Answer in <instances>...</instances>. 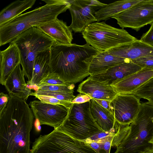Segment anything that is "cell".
<instances>
[{
  "instance_id": "6da1fadb",
  "label": "cell",
  "mask_w": 153,
  "mask_h": 153,
  "mask_svg": "<svg viewBox=\"0 0 153 153\" xmlns=\"http://www.w3.org/2000/svg\"><path fill=\"white\" fill-rule=\"evenodd\" d=\"M0 113V153H30L34 116L25 100L9 94Z\"/></svg>"
},
{
  "instance_id": "7a4b0ae2",
  "label": "cell",
  "mask_w": 153,
  "mask_h": 153,
  "mask_svg": "<svg viewBox=\"0 0 153 153\" xmlns=\"http://www.w3.org/2000/svg\"><path fill=\"white\" fill-rule=\"evenodd\" d=\"M50 50V74L74 84L89 75L90 63L100 52L87 43L63 45L55 42Z\"/></svg>"
},
{
  "instance_id": "3957f363",
  "label": "cell",
  "mask_w": 153,
  "mask_h": 153,
  "mask_svg": "<svg viewBox=\"0 0 153 153\" xmlns=\"http://www.w3.org/2000/svg\"><path fill=\"white\" fill-rule=\"evenodd\" d=\"M153 105L141 103L139 111L129 125L120 124L114 134L111 147L114 153H144L153 145Z\"/></svg>"
},
{
  "instance_id": "277c9868",
  "label": "cell",
  "mask_w": 153,
  "mask_h": 153,
  "mask_svg": "<svg viewBox=\"0 0 153 153\" xmlns=\"http://www.w3.org/2000/svg\"><path fill=\"white\" fill-rule=\"evenodd\" d=\"M44 5L16 16L0 26V45L12 42L19 35L32 27L57 18L69 9L68 0H42Z\"/></svg>"
},
{
  "instance_id": "5b68a950",
  "label": "cell",
  "mask_w": 153,
  "mask_h": 153,
  "mask_svg": "<svg viewBox=\"0 0 153 153\" xmlns=\"http://www.w3.org/2000/svg\"><path fill=\"white\" fill-rule=\"evenodd\" d=\"M55 42L36 27H32L19 35L12 42L17 47L22 70L31 82L35 58L41 51L50 49Z\"/></svg>"
},
{
  "instance_id": "8992f818",
  "label": "cell",
  "mask_w": 153,
  "mask_h": 153,
  "mask_svg": "<svg viewBox=\"0 0 153 153\" xmlns=\"http://www.w3.org/2000/svg\"><path fill=\"white\" fill-rule=\"evenodd\" d=\"M72 138L85 140L104 131L97 125L91 114L89 101L72 103L62 123L56 128Z\"/></svg>"
},
{
  "instance_id": "52a82bcc",
  "label": "cell",
  "mask_w": 153,
  "mask_h": 153,
  "mask_svg": "<svg viewBox=\"0 0 153 153\" xmlns=\"http://www.w3.org/2000/svg\"><path fill=\"white\" fill-rule=\"evenodd\" d=\"M82 33L86 43L100 52L137 40L124 29L114 27L104 22L89 24Z\"/></svg>"
},
{
  "instance_id": "ba28073f",
  "label": "cell",
  "mask_w": 153,
  "mask_h": 153,
  "mask_svg": "<svg viewBox=\"0 0 153 153\" xmlns=\"http://www.w3.org/2000/svg\"><path fill=\"white\" fill-rule=\"evenodd\" d=\"M111 18L117 20L122 29L129 27L138 31L153 22V0H142Z\"/></svg>"
},
{
  "instance_id": "9c48e42d",
  "label": "cell",
  "mask_w": 153,
  "mask_h": 153,
  "mask_svg": "<svg viewBox=\"0 0 153 153\" xmlns=\"http://www.w3.org/2000/svg\"><path fill=\"white\" fill-rule=\"evenodd\" d=\"M72 18L69 27L75 33L82 32L89 24L97 22L95 13L107 4L95 0H68Z\"/></svg>"
},
{
  "instance_id": "30bf717a",
  "label": "cell",
  "mask_w": 153,
  "mask_h": 153,
  "mask_svg": "<svg viewBox=\"0 0 153 153\" xmlns=\"http://www.w3.org/2000/svg\"><path fill=\"white\" fill-rule=\"evenodd\" d=\"M140 99L133 94H117L111 102V106L116 121L119 124L130 125L140 109Z\"/></svg>"
},
{
  "instance_id": "8fae6325",
  "label": "cell",
  "mask_w": 153,
  "mask_h": 153,
  "mask_svg": "<svg viewBox=\"0 0 153 153\" xmlns=\"http://www.w3.org/2000/svg\"><path fill=\"white\" fill-rule=\"evenodd\" d=\"M29 105L40 125H48L54 129L62 123L68 111V109L63 105L44 103L40 100L30 101Z\"/></svg>"
},
{
  "instance_id": "7c38bea8",
  "label": "cell",
  "mask_w": 153,
  "mask_h": 153,
  "mask_svg": "<svg viewBox=\"0 0 153 153\" xmlns=\"http://www.w3.org/2000/svg\"><path fill=\"white\" fill-rule=\"evenodd\" d=\"M71 137L55 128L51 132L40 135L33 143L30 153H70Z\"/></svg>"
},
{
  "instance_id": "4fadbf2b",
  "label": "cell",
  "mask_w": 153,
  "mask_h": 153,
  "mask_svg": "<svg viewBox=\"0 0 153 153\" xmlns=\"http://www.w3.org/2000/svg\"><path fill=\"white\" fill-rule=\"evenodd\" d=\"M94 99L111 101L117 94L112 85L105 84L90 76L80 83L77 90Z\"/></svg>"
},
{
  "instance_id": "5bb4252c",
  "label": "cell",
  "mask_w": 153,
  "mask_h": 153,
  "mask_svg": "<svg viewBox=\"0 0 153 153\" xmlns=\"http://www.w3.org/2000/svg\"><path fill=\"white\" fill-rule=\"evenodd\" d=\"M142 69L131 61L115 65L102 74L91 76L105 84L112 85Z\"/></svg>"
},
{
  "instance_id": "9a60e30c",
  "label": "cell",
  "mask_w": 153,
  "mask_h": 153,
  "mask_svg": "<svg viewBox=\"0 0 153 153\" xmlns=\"http://www.w3.org/2000/svg\"><path fill=\"white\" fill-rule=\"evenodd\" d=\"M107 51L113 55L131 61L143 57L153 56V47L140 39L113 48Z\"/></svg>"
},
{
  "instance_id": "2e32d148",
  "label": "cell",
  "mask_w": 153,
  "mask_h": 153,
  "mask_svg": "<svg viewBox=\"0 0 153 153\" xmlns=\"http://www.w3.org/2000/svg\"><path fill=\"white\" fill-rule=\"evenodd\" d=\"M153 76V68H143L112 86L117 94H133Z\"/></svg>"
},
{
  "instance_id": "e0dca14e",
  "label": "cell",
  "mask_w": 153,
  "mask_h": 153,
  "mask_svg": "<svg viewBox=\"0 0 153 153\" xmlns=\"http://www.w3.org/2000/svg\"><path fill=\"white\" fill-rule=\"evenodd\" d=\"M56 43L70 45L73 39L72 30L66 22L57 18L36 27Z\"/></svg>"
},
{
  "instance_id": "ac0fdd59",
  "label": "cell",
  "mask_w": 153,
  "mask_h": 153,
  "mask_svg": "<svg viewBox=\"0 0 153 153\" xmlns=\"http://www.w3.org/2000/svg\"><path fill=\"white\" fill-rule=\"evenodd\" d=\"M89 102L91 114L99 127L104 131L116 133L119 123L115 120L113 114L93 99Z\"/></svg>"
},
{
  "instance_id": "d6986e66",
  "label": "cell",
  "mask_w": 153,
  "mask_h": 153,
  "mask_svg": "<svg viewBox=\"0 0 153 153\" xmlns=\"http://www.w3.org/2000/svg\"><path fill=\"white\" fill-rule=\"evenodd\" d=\"M19 63L10 74L4 86L9 94H12L25 100L32 92L26 83L25 75Z\"/></svg>"
},
{
  "instance_id": "ffe728a7",
  "label": "cell",
  "mask_w": 153,
  "mask_h": 153,
  "mask_svg": "<svg viewBox=\"0 0 153 153\" xmlns=\"http://www.w3.org/2000/svg\"><path fill=\"white\" fill-rule=\"evenodd\" d=\"M131 60L113 55L107 51L100 52L93 58L89 67L90 76L104 73L117 65Z\"/></svg>"
},
{
  "instance_id": "44dd1931",
  "label": "cell",
  "mask_w": 153,
  "mask_h": 153,
  "mask_svg": "<svg viewBox=\"0 0 153 153\" xmlns=\"http://www.w3.org/2000/svg\"><path fill=\"white\" fill-rule=\"evenodd\" d=\"M0 82L4 85L10 74L20 63L18 48L12 42L5 50L0 51Z\"/></svg>"
},
{
  "instance_id": "7402d4cb",
  "label": "cell",
  "mask_w": 153,
  "mask_h": 153,
  "mask_svg": "<svg viewBox=\"0 0 153 153\" xmlns=\"http://www.w3.org/2000/svg\"><path fill=\"white\" fill-rule=\"evenodd\" d=\"M50 49L40 52L37 55L34 62L32 78L29 85L37 87L50 74Z\"/></svg>"
},
{
  "instance_id": "603a6c76",
  "label": "cell",
  "mask_w": 153,
  "mask_h": 153,
  "mask_svg": "<svg viewBox=\"0 0 153 153\" xmlns=\"http://www.w3.org/2000/svg\"><path fill=\"white\" fill-rule=\"evenodd\" d=\"M142 0H124L107 4L97 11L95 16L97 22L106 21L140 2Z\"/></svg>"
},
{
  "instance_id": "cb8c5ba5",
  "label": "cell",
  "mask_w": 153,
  "mask_h": 153,
  "mask_svg": "<svg viewBox=\"0 0 153 153\" xmlns=\"http://www.w3.org/2000/svg\"><path fill=\"white\" fill-rule=\"evenodd\" d=\"M36 1V0H17L11 3L0 12V26L31 8Z\"/></svg>"
},
{
  "instance_id": "d4e9b609",
  "label": "cell",
  "mask_w": 153,
  "mask_h": 153,
  "mask_svg": "<svg viewBox=\"0 0 153 153\" xmlns=\"http://www.w3.org/2000/svg\"><path fill=\"white\" fill-rule=\"evenodd\" d=\"M133 94L140 99H144L147 100L153 97V76L139 87Z\"/></svg>"
},
{
  "instance_id": "484cf974",
  "label": "cell",
  "mask_w": 153,
  "mask_h": 153,
  "mask_svg": "<svg viewBox=\"0 0 153 153\" xmlns=\"http://www.w3.org/2000/svg\"><path fill=\"white\" fill-rule=\"evenodd\" d=\"M74 93H65L41 90L37 89L34 92H32L31 95H45L53 97L60 100L71 102L75 96Z\"/></svg>"
},
{
  "instance_id": "4316f807",
  "label": "cell",
  "mask_w": 153,
  "mask_h": 153,
  "mask_svg": "<svg viewBox=\"0 0 153 153\" xmlns=\"http://www.w3.org/2000/svg\"><path fill=\"white\" fill-rule=\"evenodd\" d=\"M74 84L69 86L63 85H43L39 86L37 89L46 91L65 93H74Z\"/></svg>"
},
{
  "instance_id": "83f0119b",
  "label": "cell",
  "mask_w": 153,
  "mask_h": 153,
  "mask_svg": "<svg viewBox=\"0 0 153 153\" xmlns=\"http://www.w3.org/2000/svg\"><path fill=\"white\" fill-rule=\"evenodd\" d=\"M36 98L43 102L53 105H63L69 109L72 104L71 102L66 101L60 100L51 96L34 95Z\"/></svg>"
},
{
  "instance_id": "f1b7e54d",
  "label": "cell",
  "mask_w": 153,
  "mask_h": 153,
  "mask_svg": "<svg viewBox=\"0 0 153 153\" xmlns=\"http://www.w3.org/2000/svg\"><path fill=\"white\" fill-rule=\"evenodd\" d=\"M72 84L65 82L59 77L49 74L45 77L37 86L43 85H63L69 86Z\"/></svg>"
},
{
  "instance_id": "f546056e",
  "label": "cell",
  "mask_w": 153,
  "mask_h": 153,
  "mask_svg": "<svg viewBox=\"0 0 153 153\" xmlns=\"http://www.w3.org/2000/svg\"><path fill=\"white\" fill-rule=\"evenodd\" d=\"M131 61L142 68H153V56L143 57Z\"/></svg>"
},
{
  "instance_id": "4dcf8cb0",
  "label": "cell",
  "mask_w": 153,
  "mask_h": 153,
  "mask_svg": "<svg viewBox=\"0 0 153 153\" xmlns=\"http://www.w3.org/2000/svg\"><path fill=\"white\" fill-rule=\"evenodd\" d=\"M114 133L97 141L100 143L104 153H110L111 142Z\"/></svg>"
},
{
  "instance_id": "1f68e13d",
  "label": "cell",
  "mask_w": 153,
  "mask_h": 153,
  "mask_svg": "<svg viewBox=\"0 0 153 153\" xmlns=\"http://www.w3.org/2000/svg\"><path fill=\"white\" fill-rule=\"evenodd\" d=\"M140 40L153 47V22L151 24L149 30L142 36Z\"/></svg>"
},
{
  "instance_id": "d6a6232c",
  "label": "cell",
  "mask_w": 153,
  "mask_h": 153,
  "mask_svg": "<svg viewBox=\"0 0 153 153\" xmlns=\"http://www.w3.org/2000/svg\"><path fill=\"white\" fill-rule=\"evenodd\" d=\"M92 99L89 96L82 93H79L71 101V103L81 104L89 101Z\"/></svg>"
},
{
  "instance_id": "836d02e7",
  "label": "cell",
  "mask_w": 153,
  "mask_h": 153,
  "mask_svg": "<svg viewBox=\"0 0 153 153\" xmlns=\"http://www.w3.org/2000/svg\"><path fill=\"white\" fill-rule=\"evenodd\" d=\"M113 134L114 133H111L110 132L105 131H102L93 135L84 141L87 143L93 141H97L99 139Z\"/></svg>"
},
{
  "instance_id": "e575fe53",
  "label": "cell",
  "mask_w": 153,
  "mask_h": 153,
  "mask_svg": "<svg viewBox=\"0 0 153 153\" xmlns=\"http://www.w3.org/2000/svg\"><path fill=\"white\" fill-rule=\"evenodd\" d=\"M9 98V95L2 92L0 94V113H1L7 103Z\"/></svg>"
},
{
  "instance_id": "d590c367",
  "label": "cell",
  "mask_w": 153,
  "mask_h": 153,
  "mask_svg": "<svg viewBox=\"0 0 153 153\" xmlns=\"http://www.w3.org/2000/svg\"><path fill=\"white\" fill-rule=\"evenodd\" d=\"M101 105L106 109L113 114V111L111 106V101L103 100L94 99Z\"/></svg>"
},
{
  "instance_id": "8d00e7d4",
  "label": "cell",
  "mask_w": 153,
  "mask_h": 153,
  "mask_svg": "<svg viewBox=\"0 0 153 153\" xmlns=\"http://www.w3.org/2000/svg\"><path fill=\"white\" fill-rule=\"evenodd\" d=\"M144 153H153V144L152 146Z\"/></svg>"
},
{
  "instance_id": "74e56055",
  "label": "cell",
  "mask_w": 153,
  "mask_h": 153,
  "mask_svg": "<svg viewBox=\"0 0 153 153\" xmlns=\"http://www.w3.org/2000/svg\"><path fill=\"white\" fill-rule=\"evenodd\" d=\"M149 104L153 105V97L148 100L147 102Z\"/></svg>"
},
{
  "instance_id": "f35d334b",
  "label": "cell",
  "mask_w": 153,
  "mask_h": 153,
  "mask_svg": "<svg viewBox=\"0 0 153 153\" xmlns=\"http://www.w3.org/2000/svg\"><path fill=\"white\" fill-rule=\"evenodd\" d=\"M151 143L152 144H153V138L152 139V140L151 141Z\"/></svg>"
}]
</instances>
